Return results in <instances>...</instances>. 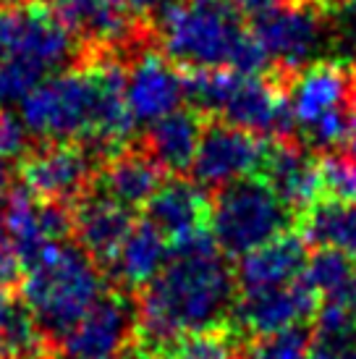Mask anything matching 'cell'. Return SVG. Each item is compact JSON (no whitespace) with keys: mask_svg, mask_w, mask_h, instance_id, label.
Listing matches in <instances>:
<instances>
[{"mask_svg":"<svg viewBox=\"0 0 356 359\" xmlns=\"http://www.w3.org/2000/svg\"><path fill=\"white\" fill-rule=\"evenodd\" d=\"M236 270L212 233L170 247L160 273L137 291V349L168 354L194 336L231 330Z\"/></svg>","mask_w":356,"mask_h":359,"instance_id":"6da1fadb","label":"cell"},{"mask_svg":"<svg viewBox=\"0 0 356 359\" xmlns=\"http://www.w3.org/2000/svg\"><path fill=\"white\" fill-rule=\"evenodd\" d=\"M152 40L178 69L270 74L273 63L228 0H170L149 16Z\"/></svg>","mask_w":356,"mask_h":359,"instance_id":"7a4b0ae2","label":"cell"},{"mask_svg":"<svg viewBox=\"0 0 356 359\" xmlns=\"http://www.w3.org/2000/svg\"><path fill=\"white\" fill-rule=\"evenodd\" d=\"M105 270L74 239L53 244L21 276V299L53 346L79 325L105 294Z\"/></svg>","mask_w":356,"mask_h":359,"instance_id":"3957f363","label":"cell"},{"mask_svg":"<svg viewBox=\"0 0 356 359\" xmlns=\"http://www.w3.org/2000/svg\"><path fill=\"white\" fill-rule=\"evenodd\" d=\"M299 212L262 176H247L212 191L210 233L226 257H244L296 231Z\"/></svg>","mask_w":356,"mask_h":359,"instance_id":"277c9868","label":"cell"},{"mask_svg":"<svg viewBox=\"0 0 356 359\" xmlns=\"http://www.w3.org/2000/svg\"><path fill=\"white\" fill-rule=\"evenodd\" d=\"M336 0H280L252 16L254 37L273 63V74L288 79L333 50Z\"/></svg>","mask_w":356,"mask_h":359,"instance_id":"5b68a950","label":"cell"},{"mask_svg":"<svg viewBox=\"0 0 356 359\" xmlns=\"http://www.w3.org/2000/svg\"><path fill=\"white\" fill-rule=\"evenodd\" d=\"M84 58L74 32L53 13L45 0L3 3L0 8V63L16 60L40 71L45 79L69 71Z\"/></svg>","mask_w":356,"mask_h":359,"instance_id":"8992f818","label":"cell"},{"mask_svg":"<svg viewBox=\"0 0 356 359\" xmlns=\"http://www.w3.org/2000/svg\"><path fill=\"white\" fill-rule=\"evenodd\" d=\"M87 53H118L131 58L155 45L149 19L139 16L131 0H45Z\"/></svg>","mask_w":356,"mask_h":359,"instance_id":"52a82bcc","label":"cell"},{"mask_svg":"<svg viewBox=\"0 0 356 359\" xmlns=\"http://www.w3.org/2000/svg\"><path fill=\"white\" fill-rule=\"evenodd\" d=\"M100 155L81 142H40L16 163L19 184L37 200L71 208L97 179Z\"/></svg>","mask_w":356,"mask_h":359,"instance_id":"ba28073f","label":"cell"},{"mask_svg":"<svg viewBox=\"0 0 356 359\" xmlns=\"http://www.w3.org/2000/svg\"><path fill=\"white\" fill-rule=\"evenodd\" d=\"M137 349V294L113 286L76 328L50 346L48 359H126Z\"/></svg>","mask_w":356,"mask_h":359,"instance_id":"9c48e42d","label":"cell"},{"mask_svg":"<svg viewBox=\"0 0 356 359\" xmlns=\"http://www.w3.org/2000/svg\"><path fill=\"white\" fill-rule=\"evenodd\" d=\"M320 307L322 299L301 278L286 286L238 289L231 312V333L233 339L252 341L291 328H304L312 325Z\"/></svg>","mask_w":356,"mask_h":359,"instance_id":"30bf717a","label":"cell"},{"mask_svg":"<svg viewBox=\"0 0 356 359\" xmlns=\"http://www.w3.org/2000/svg\"><path fill=\"white\" fill-rule=\"evenodd\" d=\"M267 137L238 129L220 118H207L191 173L205 189H220L247 176H257L267 150Z\"/></svg>","mask_w":356,"mask_h":359,"instance_id":"8fae6325","label":"cell"},{"mask_svg":"<svg viewBox=\"0 0 356 359\" xmlns=\"http://www.w3.org/2000/svg\"><path fill=\"white\" fill-rule=\"evenodd\" d=\"M3 197V223L21 268L32 265L53 244L74 239L71 208L37 200L21 184L11 187Z\"/></svg>","mask_w":356,"mask_h":359,"instance_id":"7c38bea8","label":"cell"},{"mask_svg":"<svg viewBox=\"0 0 356 359\" xmlns=\"http://www.w3.org/2000/svg\"><path fill=\"white\" fill-rule=\"evenodd\" d=\"M126 66V105L134 123L149 126L181 108V100L186 97V76L155 45L137 50Z\"/></svg>","mask_w":356,"mask_h":359,"instance_id":"4fadbf2b","label":"cell"},{"mask_svg":"<svg viewBox=\"0 0 356 359\" xmlns=\"http://www.w3.org/2000/svg\"><path fill=\"white\" fill-rule=\"evenodd\" d=\"M354 66L338 58H322L286 79L288 108L299 131L351 102Z\"/></svg>","mask_w":356,"mask_h":359,"instance_id":"5bb4252c","label":"cell"},{"mask_svg":"<svg viewBox=\"0 0 356 359\" xmlns=\"http://www.w3.org/2000/svg\"><path fill=\"white\" fill-rule=\"evenodd\" d=\"M257 176H262L299 215L322 200L320 158L296 137H278L267 142Z\"/></svg>","mask_w":356,"mask_h":359,"instance_id":"9a60e30c","label":"cell"},{"mask_svg":"<svg viewBox=\"0 0 356 359\" xmlns=\"http://www.w3.org/2000/svg\"><path fill=\"white\" fill-rule=\"evenodd\" d=\"M144 212L155 229L165 236L170 247L191 241L210 233L212 197L197 181H186L184 176H170L155 191V197L144 205Z\"/></svg>","mask_w":356,"mask_h":359,"instance_id":"2e32d148","label":"cell"},{"mask_svg":"<svg viewBox=\"0 0 356 359\" xmlns=\"http://www.w3.org/2000/svg\"><path fill=\"white\" fill-rule=\"evenodd\" d=\"M134 223V210L110 200L108 194H102L95 187L79 202L71 205L74 241L92 255L100 268H108V262L129 236Z\"/></svg>","mask_w":356,"mask_h":359,"instance_id":"e0dca14e","label":"cell"},{"mask_svg":"<svg viewBox=\"0 0 356 359\" xmlns=\"http://www.w3.org/2000/svg\"><path fill=\"white\" fill-rule=\"evenodd\" d=\"M205 123L207 116L197 108H176L173 113L144 126L147 131L142 137V147L165 173L184 176L194 165Z\"/></svg>","mask_w":356,"mask_h":359,"instance_id":"ac0fdd59","label":"cell"},{"mask_svg":"<svg viewBox=\"0 0 356 359\" xmlns=\"http://www.w3.org/2000/svg\"><path fill=\"white\" fill-rule=\"evenodd\" d=\"M165 170L149 158L144 147H123L100 163L95 189L108 194L110 200L126 205L129 210L144 208L155 191L163 187Z\"/></svg>","mask_w":356,"mask_h":359,"instance_id":"d6986e66","label":"cell"},{"mask_svg":"<svg viewBox=\"0 0 356 359\" xmlns=\"http://www.w3.org/2000/svg\"><path fill=\"white\" fill-rule=\"evenodd\" d=\"M307 259L309 244L304 236L299 231H288L238 259V289H267V286L296 283L304 276Z\"/></svg>","mask_w":356,"mask_h":359,"instance_id":"ffe728a7","label":"cell"},{"mask_svg":"<svg viewBox=\"0 0 356 359\" xmlns=\"http://www.w3.org/2000/svg\"><path fill=\"white\" fill-rule=\"evenodd\" d=\"M168 255L170 250L165 236L149 220H139L134 223V229L129 231V236L123 239V244L113 255L105 270H108V278L118 289L137 294L158 276Z\"/></svg>","mask_w":356,"mask_h":359,"instance_id":"44dd1931","label":"cell"},{"mask_svg":"<svg viewBox=\"0 0 356 359\" xmlns=\"http://www.w3.org/2000/svg\"><path fill=\"white\" fill-rule=\"evenodd\" d=\"M50 344L16 289H0V359H48Z\"/></svg>","mask_w":356,"mask_h":359,"instance_id":"7402d4cb","label":"cell"},{"mask_svg":"<svg viewBox=\"0 0 356 359\" xmlns=\"http://www.w3.org/2000/svg\"><path fill=\"white\" fill-rule=\"evenodd\" d=\"M296 231L309 247H336L356 257V205L317 202L299 215Z\"/></svg>","mask_w":356,"mask_h":359,"instance_id":"603a6c76","label":"cell"},{"mask_svg":"<svg viewBox=\"0 0 356 359\" xmlns=\"http://www.w3.org/2000/svg\"><path fill=\"white\" fill-rule=\"evenodd\" d=\"M315 359H356V320L343 302H325L312 320Z\"/></svg>","mask_w":356,"mask_h":359,"instance_id":"cb8c5ba5","label":"cell"},{"mask_svg":"<svg viewBox=\"0 0 356 359\" xmlns=\"http://www.w3.org/2000/svg\"><path fill=\"white\" fill-rule=\"evenodd\" d=\"M356 276V257L336 247H315L309 255L301 280L315 291L320 299H341Z\"/></svg>","mask_w":356,"mask_h":359,"instance_id":"d4e9b609","label":"cell"},{"mask_svg":"<svg viewBox=\"0 0 356 359\" xmlns=\"http://www.w3.org/2000/svg\"><path fill=\"white\" fill-rule=\"evenodd\" d=\"M320 184H322V200L356 205V155L354 152L333 150V152L320 155Z\"/></svg>","mask_w":356,"mask_h":359,"instance_id":"484cf974","label":"cell"},{"mask_svg":"<svg viewBox=\"0 0 356 359\" xmlns=\"http://www.w3.org/2000/svg\"><path fill=\"white\" fill-rule=\"evenodd\" d=\"M238 359H315L312 354V330L291 328L275 336H262V339L247 341Z\"/></svg>","mask_w":356,"mask_h":359,"instance_id":"4316f807","label":"cell"},{"mask_svg":"<svg viewBox=\"0 0 356 359\" xmlns=\"http://www.w3.org/2000/svg\"><path fill=\"white\" fill-rule=\"evenodd\" d=\"M280 0H228V6H233L238 13H247V16H257L262 11L278 6Z\"/></svg>","mask_w":356,"mask_h":359,"instance_id":"83f0119b","label":"cell"},{"mask_svg":"<svg viewBox=\"0 0 356 359\" xmlns=\"http://www.w3.org/2000/svg\"><path fill=\"white\" fill-rule=\"evenodd\" d=\"M165 3H170V0H131V6L137 8L139 16H144V19H149L155 11H160Z\"/></svg>","mask_w":356,"mask_h":359,"instance_id":"f1b7e54d","label":"cell"},{"mask_svg":"<svg viewBox=\"0 0 356 359\" xmlns=\"http://www.w3.org/2000/svg\"><path fill=\"white\" fill-rule=\"evenodd\" d=\"M338 302H343V307H346L348 312H351V318L356 320V276L351 278V283H348V289L343 291V297H341Z\"/></svg>","mask_w":356,"mask_h":359,"instance_id":"f546056e","label":"cell"},{"mask_svg":"<svg viewBox=\"0 0 356 359\" xmlns=\"http://www.w3.org/2000/svg\"><path fill=\"white\" fill-rule=\"evenodd\" d=\"M351 108L356 110V66H354V76H351Z\"/></svg>","mask_w":356,"mask_h":359,"instance_id":"4dcf8cb0","label":"cell"},{"mask_svg":"<svg viewBox=\"0 0 356 359\" xmlns=\"http://www.w3.org/2000/svg\"><path fill=\"white\" fill-rule=\"evenodd\" d=\"M338 6H341V8H346V11H351V13H356V0H338Z\"/></svg>","mask_w":356,"mask_h":359,"instance_id":"1f68e13d","label":"cell"},{"mask_svg":"<svg viewBox=\"0 0 356 359\" xmlns=\"http://www.w3.org/2000/svg\"><path fill=\"white\" fill-rule=\"evenodd\" d=\"M3 3H21V0H3Z\"/></svg>","mask_w":356,"mask_h":359,"instance_id":"d6a6232c","label":"cell"},{"mask_svg":"<svg viewBox=\"0 0 356 359\" xmlns=\"http://www.w3.org/2000/svg\"><path fill=\"white\" fill-rule=\"evenodd\" d=\"M0 8H3V0H0Z\"/></svg>","mask_w":356,"mask_h":359,"instance_id":"836d02e7","label":"cell"},{"mask_svg":"<svg viewBox=\"0 0 356 359\" xmlns=\"http://www.w3.org/2000/svg\"><path fill=\"white\" fill-rule=\"evenodd\" d=\"M336 3H338V0H336Z\"/></svg>","mask_w":356,"mask_h":359,"instance_id":"e575fe53","label":"cell"}]
</instances>
